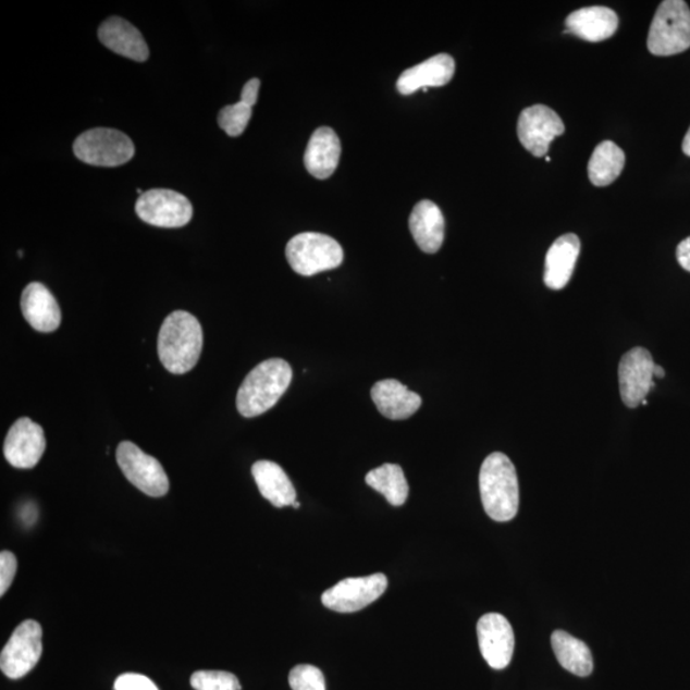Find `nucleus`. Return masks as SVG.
Wrapping results in <instances>:
<instances>
[{
  "mask_svg": "<svg viewBox=\"0 0 690 690\" xmlns=\"http://www.w3.org/2000/svg\"><path fill=\"white\" fill-rule=\"evenodd\" d=\"M136 214L145 223L160 227L185 226L194 210L188 198L172 189H150L138 197Z\"/></svg>",
  "mask_w": 690,
  "mask_h": 690,
  "instance_id": "9d476101",
  "label": "nucleus"
},
{
  "mask_svg": "<svg viewBox=\"0 0 690 690\" xmlns=\"http://www.w3.org/2000/svg\"><path fill=\"white\" fill-rule=\"evenodd\" d=\"M99 39L108 49L132 61L145 62L149 58L148 44L141 33L126 20L120 17L107 20L99 28Z\"/></svg>",
  "mask_w": 690,
  "mask_h": 690,
  "instance_id": "aec40b11",
  "label": "nucleus"
},
{
  "mask_svg": "<svg viewBox=\"0 0 690 690\" xmlns=\"http://www.w3.org/2000/svg\"><path fill=\"white\" fill-rule=\"evenodd\" d=\"M286 260L297 274L312 276L322 271L340 268L344 260L337 242L321 233H300L285 248Z\"/></svg>",
  "mask_w": 690,
  "mask_h": 690,
  "instance_id": "39448f33",
  "label": "nucleus"
},
{
  "mask_svg": "<svg viewBox=\"0 0 690 690\" xmlns=\"http://www.w3.org/2000/svg\"><path fill=\"white\" fill-rule=\"evenodd\" d=\"M252 476L260 494L276 508H284L297 502L296 489L289 477L274 461H256L252 466Z\"/></svg>",
  "mask_w": 690,
  "mask_h": 690,
  "instance_id": "5701e85b",
  "label": "nucleus"
},
{
  "mask_svg": "<svg viewBox=\"0 0 690 690\" xmlns=\"http://www.w3.org/2000/svg\"><path fill=\"white\" fill-rule=\"evenodd\" d=\"M626 165V153L613 141L601 143L594 149L589 163L592 185L606 187L618 180Z\"/></svg>",
  "mask_w": 690,
  "mask_h": 690,
  "instance_id": "393cba45",
  "label": "nucleus"
},
{
  "mask_svg": "<svg viewBox=\"0 0 690 690\" xmlns=\"http://www.w3.org/2000/svg\"><path fill=\"white\" fill-rule=\"evenodd\" d=\"M565 34H572L579 39L599 42L611 39L618 30L619 19L612 9L594 5L586 7L569 14L565 20Z\"/></svg>",
  "mask_w": 690,
  "mask_h": 690,
  "instance_id": "dca6fc26",
  "label": "nucleus"
},
{
  "mask_svg": "<svg viewBox=\"0 0 690 690\" xmlns=\"http://www.w3.org/2000/svg\"><path fill=\"white\" fill-rule=\"evenodd\" d=\"M581 254V239L577 234L568 233L557 238L549 248L545 260L543 283L547 288L562 291L569 283L572 271Z\"/></svg>",
  "mask_w": 690,
  "mask_h": 690,
  "instance_id": "f3484780",
  "label": "nucleus"
},
{
  "mask_svg": "<svg viewBox=\"0 0 690 690\" xmlns=\"http://www.w3.org/2000/svg\"><path fill=\"white\" fill-rule=\"evenodd\" d=\"M366 483L384 495L389 504L402 506L407 502L409 488L405 472L398 465L386 464L372 469L366 476Z\"/></svg>",
  "mask_w": 690,
  "mask_h": 690,
  "instance_id": "a878e982",
  "label": "nucleus"
},
{
  "mask_svg": "<svg viewBox=\"0 0 690 690\" xmlns=\"http://www.w3.org/2000/svg\"><path fill=\"white\" fill-rule=\"evenodd\" d=\"M21 310L36 332L53 333L61 325L62 312L57 299L46 285L35 282L22 293Z\"/></svg>",
  "mask_w": 690,
  "mask_h": 690,
  "instance_id": "2eb2a0df",
  "label": "nucleus"
},
{
  "mask_svg": "<svg viewBox=\"0 0 690 690\" xmlns=\"http://www.w3.org/2000/svg\"><path fill=\"white\" fill-rule=\"evenodd\" d=\"M47 449V439L40 424L22 417L12 424L4 442V457L14 468L32 469Z\"/></svg>",
  "mask_w": 690,
  "mask_h": 690,
  "instance_id": "ddd939ff",
  "label": "nucleus"
},
{
  "mask_svg": "<svg viewBox=\"0 0 690 690\" xmlns=\"http://www.w3.org/2000/svg\"><path fill=\"white\" fill-rule=\"evenodd\" d=\"M555 656L565 670L577 677H589L593 671L592 652L583 641L567 631L555 630L552 636Z\"/></svg>",
  "mask_w": 690,
  "mask_h": 690,
  "instance_id": "b1692460",
  "label": "nucleus"
},
{
  "mask_svg": "<svg viewBox=\"0 0 690 690\" xmlns=\"http://www.w3.org/2000/svg\"><path fill=\"white\" fill-rule=\"evenodd\" d=\"M341 152V139L332 128L316 130L305 152L308 173L318 180L329 178L340 164Z\"/></svg>",
  "mask_w": 690,
  "mask_h": 690,
  "instance_id": "4be33fe9",
  "label": "nucleus"
},
{
  "mask_svg": "<svg viewBox=\"0 0 690 690\" xmlns=\"http://www.w3.org/2000/svg\"><path fill=\"white\" fill-rule=\"evenodd\" d=\"M371 398L379 412L394 421L407 420L422 405L420 395L410 392L406 385L394 379L379 381L373 385Z\"/></svg>",
  "mask_w": 690,
  "mask_h": 690,
  "instance_id": "a211bd4d",
  "label": "nucleus"
},
{
  "mask_svg": "<svg viewBox=\"0 0 690 690\" xmlns=\"http://www.w3.org/2000/svg\"><path fill=\"white\" fill-rule=\"evenodd\" d=\"M293 506H295V508L298 509L300 504L298 502H296L295 504H293Z\"/></svg>",
  "mask_w": 690,
  "mask_h": 690,
  "instance_id": "c9c22d12",
  "label": "nucleus"
},
{
  "mask_svg": "<svg viewBox=\"0 0 690 690\" xmlns=\"http://www.w3.org/2000/svg\"><path fill=\"white\" fill-rule=\"evenodd\" d=\"M679 266L690 273V237L682 239L677 248Z\"/></svg>",
  "mask_w": 690,
  "mask_h": 690,
  "instance_id": "473e14b6",
  "label": "nucleus"
},
{
  "mask_svg": "<svg viewBox=\"0 0 690 690\" xmlns=\"http://www.w3.org/2000/svg\"><path fill=\"white\" fill-rule=\"evenodd\" d=\"M682 152H685L686 156L690 158V128L687 132L685 141H682Z\"/></svg>",
  "mask_w": 690,
  "mask_h": 690,
  "instance_id": "72a5a7b5",
  "label": "nucleus"
},
{
  "mask_svg": "<svg viewBox=\"0 0 690 690\" xmlns=\"http://www.w3.org/2000/svg\"><path fill=\"white\" fill-rule=\"evenodd\" d=\"M17 572V559L11 552L0 554V596L9 591Z\"/></svg>",
  "mask_w": 690,
  "mask_h": 690,
  "instance_id": "c756f323",
  "label": "nucleus"
},
{
  "mask_svg": "<svg viewBox=\"0 0 690 690\" xmlns=\"http://www.w3.org/2000/svg\"><path fill=\"white\" fill-rule=\"evenodd\" d=\"M116 464L126 479L144 494L161 497L168 494L169 479L163 466L151 455L144 453L131 442L116 447Z\"/></svg>",
  "mask_w": 690,
  "mask_h": 690,
  "instance_id": "0eeeda50",
  "label": "nucleus"
},
{
  "mask_svg": "<svg viewBox=\"0 0 690 690\" xmlns=\"http://www.w3.org/2000/svg\"><path fill=\"white\" fill-rule=\"evenodd\" d=\"M454 73L453 58L449 54H438L403 72L396 89L402 95H410L426 87L445 86L451 83Z\"/></svg>",
  "mask_w": 690,
  "mask_h": 690,
  "instance_id": "6ab92c4d",
  "label": "nucleus"
},
{
  "mask_svg": "<svg viewBox=\"0 0 690 690\" xmlns=\"http://www.w3.org/2000/svg\"><path fill=\"white\" fill-rule=\"evenodd\" d=\"M293 371L282 358H271L257 365L242 383L237 394L241 416L254 418L268 412L288 391Z\"/></svg>",
  "mask_w": 690,
  "mask_h": 690,
  "instance_id": "f03ea898",
  "label": "nucleus"
},
{
  "mask_svg": "<svg viewBox=\"0 0 690 690\" xmlns=\"http://www.w3.org/2000/svg\"><path fill=\"white\" fill-rule=\"evenodd\" d=\"M564 132L565 126L560 116L546 106L526 108L519 115V141L535 158L546 157L550 144Z\"/></svg>",
  "mask_w": 690,
  "mask_h": 690,
  "instance_id": "9b49d317",
  "label": "nucleus"
},
{
  "mask_svg": "<svg viewBox=\"0 0 690 690\" xmlns=\"http://www.w3.org/2000/svg\"><path fill=\"white\" fill-rule=\"evenodd\" d=\"M648 47L657 57L680 54L690 48V10L682 0H665L653 17Z\"/></svg>",
  "mask_w": 690,
  "mask_h": 690,
  "instance_id": "20e7f679",
  "label": "nucleus"
},
{
  "mask_svg": "<svg viewBox=\"0 0 690 690\" xmlns=\"http://www.w3.org/2000/svg\"><path fill=\"white\" fill-rule=\"evenodd\" d=\"M653 373H655V377L658 379L665 378V370L658 365L655 366V371H653Z\"/></svg>",
  "mask_w": 690,
  "mask_h": 690,
  "instance_id": "f704fd0d",
  "label": "nucleus"
},
{
  "mask_svg": "<svg viewBox=\"0 0 690 690\" xmlns=\"http://www.w3.org/2000/svg\"><path fill=\"white\" fill-rule=\"evenodd\" d=\"M260 85L259 78L249 79L244 90H242L241 101L252 108L256 104L257 97H259Z\"/></svg>",
  "mask_w": 690,
  "mask_h": 690,
  "instance_id": "2f4dec72",
  "label": "nucleus"
},
{
  "mask_svg": "<svg viewBox=\"0 0 690 690\" xmlns=\"http://www.w3.org/2000/svg\"><path fill=\"white\" fill-rule=\"evenodd\" d=\"M202 344V328L193 313L186 311L169 313L158 336L160 361L169 372L183 375L197 365Z\"/></svg>",
  "mask_w": 690,
  "mask_h": 690,
  "instance_id": "f257e3e1",
  "label": "nucleus"
},
{
  "mask_svg": "<svg viewBox=\"0 0 690 690\" xmlns=\"http://www.w3.org/2000/svg\"><path fill=\"white\" fill-rule=\"evenodd\" d=\"M387 578L383 572L369 577L347 578L322 593L325 607L336 613H357L383 596Z\"/></svg>",
  "mask_w": 690,
  "mask_h": 690,
  "instance_id": "1a4fd4ad",
  "label": "nucleus"
},
{
  "mask_svg": "<svg viewBox=\"0 0 690 690\" xmlns=\"http://www.w3.org/2000/svg\"><path fill=\"white\" fill-rule=\"evenodd\" d=\"M655 366L650 352L637 347L627 352L620 359L619 387L624 405L628 408H637L648 398L652 389H655Z\"/></svg>",
  "mask_w": 690,
  "mask_h": 690,
  "instance_id": "f8f14e48",
  "label": "nucleus"
},
{
  "mask_svg": "<svg viewBox=\"0 0 690 690\" xmlns=\"http://www.w3.org/2000/svg\"><path fill=\"white\" fill-rule=\"evenodd\" d=\"M409 230L423 252L436 254L445 238V219L442 210L430 200L418 202L409 217Z\"/></svg>",
  "mask_w": 690,
  "mask_h": 690,
  "instance_id": "412c9836",
  "label": "nucleus"
},
{
  "mask_svg": "<svg viewBox=\"0 0 690 690\" xmlns=\"http://www.w3.org/2000/svg\"><path fill=\"white\" fill-rule=\"evenodd\" d=\"M115 690H159L153 681L141 674H123L115 680Z\"/></svg>",
  "mask_w": 690,
  "mask_h": 690,
  "instance_id": "7c9ffc66",
  "label": "nucleus"
},
{
  "mask_svg": "<svg viewBox=\"0 0 690 690\" xmlns=\"http://www.w3.org/2000/svg\"><path fill=\"white\" fill-rule=\"evenodd\" d=\"M73 152L86 164L119 167L134 158L135 145L120 131L94 128L77 137Z\"/></svg>",
  "mask_w": 690,
  "mask_h": 690,
  "instance_id": "423d86ee",
  "label": "nucleus"
},
{
  "mask_svg": "<svg viewBox=\"0 0 690 690\" xmlns=\"http://www.w3.org/2000/svg\"><path fill=\"white\" fill-rule=\"evenodd\" d=\"M480 493L484 512L496 522H509L519 509L516 467L503 453L490 454L480 471Z\"/></svg>",
  "mask_w": 690,
  "mask_h": 690,
  "instance_id": "7ed1b4c3",
  "label": "nucleus"
},
{
  "mask_svg": "<svg viewBox=\"0 0 690 690\" xmlns=\"http://www.w3.org/2000/svg\"><path fill=\"white\" fill-rule=\"evenodd\" d=\"M293 690H326L324 674L312 665H297L289 674Z\"/></svg>",
  "mask_w": 690,
  "mask_h": 690,
  "instance_id": "c85d7f7f",
  "label": "nucleus"
},
{
  "mask_svg": "<svg viewBox=\"0 0 690 690\" xmlns=\"http://www.w3.org/2000/svg\"><path fill=\"white\" fill-rule=\"evenodd\" d=\"M42 653V629L35 620L21 623L0 655V669L10 679L24 678L38 665Z\"/></svg>",
  "mask_w": 690,
  "mask_h": 690,
  "instance_id": "6e6552de",
  "label": "nucleus"
},
{
  "mask_svg": "<svg viewBox=\"0 0 690 690\" xmlns=\"http://www.w3.org/2000/svg\"><path fill=\"white\" fill-rule=\"evenodd\" d=\"M477 637L482 656L490 667L503 670L508 667L514 653V631L502 614L483 615L477 623Z\"/></svg>",
  "mask_w": 690,
  "mask_h": 690,
  "instance_id": "4468645a",
  "label": "nucleus"
},
{
  "mask_svg": "<svg viewBox=\"0 0 690 690\" xmlns=\"http://www.w3.org/2000/svg\"><path fill=\"white\" fill-rule=\"evenodd\" d=\"M196 690H241L236 675L226 671H196L190 678Z\"/></svg>",
  "mask_w": 690,
  "mask_h": 690,
  "instance_id": "cd10ccee",
  "label": "nucleus"
},
{
  "mask_svg": "<svg viewBox=\"0 0 690 690\" xmlns=\"http://www.w3.org/2000/svg\"><path fill=\"white\" fill-rule=\"evenodd\" d=\"M251 116L252 108L239 101L220 110L218 123L227 136L238 137L244 134Z\"/></svg>",
  "mask_w": 690,
  "mask_h": 690,
  "instance_id": "bb28decb",
  "label": "nucleus"
}]
</instances>
